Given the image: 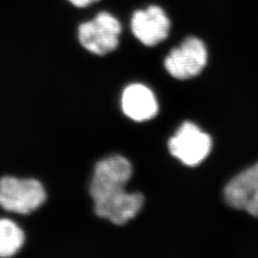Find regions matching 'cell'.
Instances as JSON below:
<instances>
[{
    "label": "cell",
    "mask_w": 258,
    "mask_h": 258,
    "mask_svg": "<svg viewBox=\"0 0 258 258\" xmlns=\"http://www.w3.org/2000/svg\"><path fill=\"white\" fill-rule=\"evenodd\" d=\"M46 200L43 185L35 179L4 177L0 180V207L8 212L29 214Z\"/></svg>",
    "instance_id": "7a4b0ae2"
},
{
    "label": "cell",
    "mask_w": 258,
    "mask_h": 258,
    "mask_svg": "<svg viewBox=\"0 0 258 258\" xmlns=\"http://www.w3.org/2000/svg\"><path fill=\"white\" fill-rule=\"evenodd\" d=\"M144 202L145 198L142 194H127L123 190L108 198L94 202V211L97 216L120 226L136 217L143 209Z\"/></svg>",
    "instance_id": "ba28073f"
},
{
    "label": "cell",
    "mask_w": 258,
    "mask_h": 258,
    "mask_svg": "<svg viewBox=\"0 0 258 258\" xmlns=\"http://www.w3.org/2000/svg\"><path fill=\"white\" fill-rule=\"evenodd\" d=\"M66 1L76 8H85L98 2L99 0H66Z\"/></svg>",
    "instance_id": "8fae6325"
},
{
    "label": "cell",
    "mask_w": 258,
    "mask_h": 258,
    "mask_svg": "<svg viewBox=\"0 0 258 258\" xmlns=\"http://www.w3.org/2000/svg\"><path fill=\"white\" fill-rule=\"evenodd\" d=\"M208 62V50L203 40L195 37L184 39L165 59V67L177 80H189L200 74Z\"/></svg>",
    "instance_id": "5b68a950"
},
{
    "label": "cell",
    "mask_w": 258,
    "mask_h": 258,
    "mask_svg": "<svg viewBox=\"0 0 258 258\" xmlns=\"http://www.w3.org/2000/svg\"><path fill=\"white\" fill-rule=\"evenodd\" d=\"M128 160L116 155L103 159L97 164L90 184V195L97 202L124 190L132 176Z\"/></svg>",
    "instance_id": "3957f363"
},
{
    "label": "cell",
    "mask_w": 258,
    "mask_h": 258,
    "mask_svg": "<svg viewBox=\"0 0 258 258\" xmlns=\"http://www.w3.org/2000/svg\"><path fill=\"white\" fill-rule=\"evenodd\" d=\"M120 20L108 12H100L94 19L80 24L78 38L82 46L94 55L115 51L120 43Z\"/></svg>",
    "instance_id": "6da1fadb"
},
{
    "label": "cell",
    "mask_w": 258,
    "mask_h": 258,
    "mask_svg": "<svg viewBox=\"0 0 258 258\" xmlns=\"http://www.w3.org/2000/svg\"><path fill=\"white\" fill-rule=\"evenodd\" d=\"M25 235L19 226L8 219H0V257H11L19 252Z\"/></svg>",
    "instance_id": "30bf717a"
},
{
    "label": "cell",
    "mask_w": 258,
    "mask_h": 258,
    "mask_svg": "<svg viewBox=\"0 0 258 258\" xmlns=\"http://www.w3.org/2000/svg\"><path fill=\"white\" fill-rule=\"evenodd\" d=\"M121 107L131 120L146 121L153 119L158 113V102L153 92L143 84L127 86L122 93Z\"/></svg>",
    "instance_id": "9c48e42d"
},
{
    "label": "cell",
    "mask_w": 258,
    "mask_h": 258,
    "mask_svg": "<svg viewBox=\"0 0 258 258\" xmlns=\"http://www.w3.org/2000/svg\"><path fill=\"white\" fill-rule=\"evenodd\" d=\"M224 196L231 208L258 217V163L233 177L226 185Z\"/></svg>",
    "instance_id": "52a82bcc"
},
{
    "label": "cell",
    "mask_w": 258,
    "mask_h": 258,
    "mask_svg": "<svg viewBox=\"0 0 258 258\" xmlns=\"http://www.w3.org/2000/svg\"><path fill=\"white\" fill-rule=\"evenodd\" d=\"M212 148L211 136L189 121L184 122L168 142L170 154L188 166L201 164L211 153Z\"/></svg>",
    "instance_id": "277c9868"
},
{
    "label": "cell",
    "mask_w": 258,
    "mask_h": 258,
    "mask_svg": "<svg viewBox=\"0 0 258 258\" xmlns=\"http://www.w3.org/2000/svg\"><path fill=\"white\" fill-rule=\"evenodd\" d=\"M130 28L134 37L148 47L156 46L167 38L171 22L165 10L157 5L140 9L132 14Z\"/></svg>",
    "instance_id": "8992f818"
}]
</instances>
